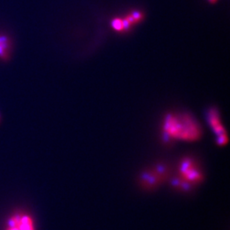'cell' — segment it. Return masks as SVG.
<instances>
[{"label": "cell", "instance_id": "5", "mask_svg": "<svg viewBox=\"0 0 230 230\" xmlns=\"http://www.w3.org/2000/svg\"><path fill=\"white\" fill-rule=\"evenodd\" d=\"M5 230H35L34 221L27 213H14L7 220Z\"/></svg>", "mask_w": 230, "mask_h": 230}, {"label": "cell", "instance_id": "4", "mask_svg": "<svg viewBox=\"0 0 230 230\" xmlns=\"http://www.w3.org/2000/svg\"><path fill=\"white\" fill-rule=\"evenodd\" d=\"M207 121L211 129L216 136V142L219 146H224L227 143L228 137L223 125L218 109L211 108L208 110Z\"/></svg>", "mask_w": 230, "mask_h": 230}, {"label": "cell", "instance_id": "6", "mask_svg": "<svg viewBox=\"0 0 230 230\" xmlns=\"http://www.w3.org/2000/svg\"><path fill=\"white\" fill-rule=\"evenodd\" d=\"M11 41L8 36L0 34V60H9L11 54Z\"/></svg>", "mask_w": 230, "mask_h": 230}, {"label": "cell", "instance_id": "1", "mask_svg": "<svg viewBox=\"0 0 230 230\" xmlns=\"http://www.w3.org/2000/svg\"><path fill=\"white\" fill-rule=\"evenodd\" d=\"M162 131L165 139L170 142H195L202 136L199 123L187 114H168L163 121Z\"/></svg>", "mask_w": 230, "mask_h": 230}, {"label": "cell", "instance_id": "3", "mask_svg": "<svg viewBox=\"0 0 230 230\" xmlns=\"http://www.w3.org/2000/svg\"><path fill=\"white\" fill-rule=\"evenodd\" d=\"M172 170L165 164L156 165L142 174L140 183L147 189L154 188L172 177Z\"/></svg>", "mask_w": 230, "mask_h": 230}, {"label": "cell", "instance_id": "2", "mask_svg": "<svg viewBox=\"0 0 230 230\" xmlns=\"http://www.w3.org/2000/svg\"><path fill=\"white\" fill-rule=\"evenodd\" d=\"M203 173L200 164L195 159L188 157L178 163L176 174L172 175L171 183L176 189L189 191L200 185L203 180Z\"/></svg>", "mask_w": 230, "mask_h": 230}]
</instances>
